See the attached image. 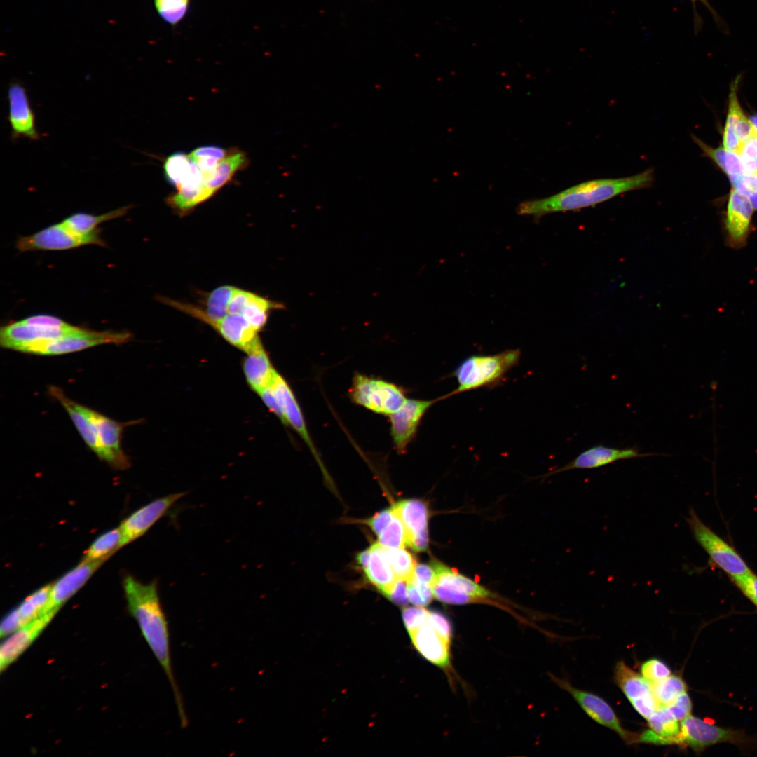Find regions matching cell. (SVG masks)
I'll return each mask as SVG.
<instances>
[{"label": "cell", "instance_id": "1", "mask_svg": "<svg viewBox=\"0 0 757 757\" xmlns=\"http://www.w3.org/2000/svg\"><path fill=\"white\" fill-rule=\"evenodd\" d=\"M123 588L130 615L163 669L174 694L180 725H188L182 694L172 671L168 622L163 610L156 580L143 583L131 575L123 580Z\"/></svg>", "mask_w": 757, "mask_h": 757}, {"label": "cell", "instance_id": "2", "mask_svg": "<svg viewBox=\"0 0 757 757\" xmlns=\"http://www.w3.org/2000/svg\"><path fill=\"white\" fill-rule=\"evenodd\" d=\"M653 181V170L650 168L629 177L589 180L551 196L523 201L517 212L539 219L552 213L596 205L620 194L650 187Z\"/></svg>", "mask_w": 757, "mask_h": 757}, {"label": "cell", "instance_id": "3", "mask_svg": "<svg viewBox=\"0 0 757 757\" xmlns=\"http://www.w3.org/2000/svg\"><path fill=\"white\" fill-rule=\"evenodd\" d=\"M520 356L519 349H509L494 355H474L466 357L452 374L456 378L457 388L439 397V401L458 393L498 383L518 364Z\"/></svg>", "mask_w": 757, "mask_h": 757}, {"label": "cell", "instance_id": "4", "mask_svg": "<svg viewBox=\"0 0 757 757\" xmlns=\"http://www.w3.org/2000/svg\"><path fill=\"white\" fill-rule=\"evenodd\" d=\"M408 632L416 650L440 668L451 683L454 681L451 654L452 627L449 619L439 612L428 611L425 620Z\"/></svg>", "mask_w": 757, "mask_h": 757}, {"label": "cell", "instance_id": "5", "mask_svg": "<svg viewBox=\"0 0 757 757\" xmlns=\"http://www.w3.org/2000/svg\"><path fill=\"white\" fill-rule=\"evenodd\" d=\"M132 337L123 331H93L79 327L76 331L61 337L41 340L20 347L17 350L36 355H57L71 353L104 343L121 344Z\"/></svg>", "mask_w": 757, "mask_h": 757}, {"label": "cell", "instance_id": "6", "mask_svg": "<svg viewBox=\"0 0 757 757\" xmlns=\"http://www.w3.org/2000/svg\"><path fill=\"white\" fill-rule=\"evenodd\" d=\"M349 396L353 403L388 416L397 411L407 399L403 388L359 373L353 376Z\"/></svg>", "mask_w": 757, "mask_h": 757}, {"label": "cell", "instance_id": "7", "mask_svg": "<svg viewBox=\"0 0 757 757\" xmlns=\"http://www.w3.org/2000/svg\"><path fill=\"white\" fill-rule=\"evenodd\" d=\"M686 521L697 543L711 561L730 579L751 572L749 566L735 549L709 528L695 511H690Z\"/></svg>", "mask_w": 757, "mask_h": 757}, {"label": "cell", "instance_id": "8", "mask_svg": "<svg viewBox=\"0 0 757 757\" xmlns=\"http://www.w3.org/2000/svg\"><path fill=\"white\" fill-rule=\"evenodd\" d=\"M100 229L88 234H79L67 227L62 221L48 226L32 235L22 236L16 243L21 252L31 250H63L85 245L95 244L106 246L100 237Z\"/></svg>", "mask_w": 757, "mask_h": 757}, {"label": "cell", "instance_id": "9", "mask_svg": "<svg viewBox=\"0 0 757 757\" xmlns=\"http://www.w3.org/2000/svg\"><path fill=\"white\" fill-rule=\"evenodd\" d=\"M749 741L741 730L723 728L691 714L681 721L680 745L688 746L695 752L718 743L739 745Z\"/></svg>", "mask_w": 757, "mask_h": 757}, {"label": "cell", "instance_id": "10", "mask_svg": "<svg viewBox=\"0 0 757 757\" xmlns=\"http://www.w3.org/2000/svg\"><path fill=\"white\" fill-rule=\"evenodd\" d=\"M185 495V492H178L162 496L142 506L127 517L119 526L121 547L145 534Z\"/></svg>", "mask_w": 757, "mask_h": 757}, {"label": "cell", "instance_id": "11", "mask_svg": "<svg viewBox=\"0 0 757 757\" xmlns=\"http://www.w3.org/2000/svg\"><path fill=\"white\" fill-rule=\"evenodd\" d=\"M554 681L562 689L568 692L585 713L594 721L613 730L627 744L635 743L638 734L626 730L612 707L601 697L578 689L565 679L552 676Z\"/></svg>", "mask_w": 757, "mask_h": 757}, {"label": "cell", "instance_id": "12", "mask_svg": "<svg viewBox=\"0 0 757 757\" xmlns=\"http://www.w3.org/2000/svg\"><path fill=\"white\" fill-rule=\"evenodd\" d=\"M439 401V397L431 400L407 399L397 411L389 416L390 435L398 453H404L416 437L423 416Z\"/></svg>", "mask_w": 757, "mask_h": 757}, {"label": "cell", "instance_id": "13", "mask_svg": "<svg viewBox=\"0 0 757 757\" xmlns=\"http://www.w3.org/2000/svg\"><path fill=\"white\" fill-rule=\"evenodd\" d=\"M77 407L94 426L100 442L107 454V463L118 470L128 468L130 465L128 458L121 448L124 424L78 403Z\"/></svg>", "mask_w": 757, "mask_h": 757}, {"label": "cell", "instance_id": "14", "mask_svg": "<svg viewBox=\"0 0 757 757\" xmlns=\"http://www.w3.org/2000/svg\"><path fill=\"white\" fill-rule=\"evenodd\" d=\"M432 566L436 574L434 583L455 592L458 597L457 605L486 603L507 608L498 600H495L496 596L489 590L455 570L437 561H435Z\"/></svg>", "mask_w": 757, "mask_h": 757}, {"label": "cell", "instance_id": "15", "mask_svg": "<svg viewBox=\"0 0 757 757\" xmlns=\"http://www.w3.org/2000/svg\"><path fill=\"white\" fill-rule=\"evenodd\" d=\"M8 120L13 139L21 137L38 140L40 135L36 126V118L26 88L18 82L12 83L8 88Z\"/></svg>", "mask_w": 757, "mask_h": 757}, {"label": "cell", "instance_id": "16", "mask_svg": "<svg viewBox=\"0 0 757 757\" xmlns=\"http://www.w3.org/2000/svg\"><path fill=\"white\" fill-rule=\"evenodd\" d=\"M57 612L46 611L35 620L21 627L1 643L0 670L5 671L34 643L52 621Z\"/></svg>", "mask_w": 757, "mask_h": 757}, {"label": "cell", "instance_id": "17", "mask_svg": "<svg viewBox=\"0 0 757 757\" xmlns=\"http://www.w3.org/2000/svg\"><path fill=\"white\" fill-rule=\"evenodd\" d=\"M393 506L404 525L407 545L418 552L425 551L428 545V512L425 503L418 499H406Z\"/></svg>", "mask_w": 757, "mask_h": 757}, {"label": "cell", "instance_id": "18", "mask_svg": "<svg viewBox=\"0 0 757 757\" xmlns=\"http://www.w3.org/2000/svg\"><path fill=\"white\" fill-rule=\"evenodd\" d=\"M106 561H81L75 567L51 583L50 599L46 611L58 612Z\"/></svg>", "mask_w": 757, "mask_h": 757}, {"label": "cell", "instance_id": "19", "mask_svg": "<svg viewBox=\"0 0 757 757\" xmlns=\"http://www.w3.org/2000/svg\"><path fill=\"white\" fill-rule=\"evenodd\" d=\"M657 455L655 453H642L634 447L619 449L597 445L585 450L571 461L558 470L546 474L545 476L573 469L597 468L621 460Z\"/></svg>", "mask_w": 757, "mask_h": 757}, {"label": "cell", "instance_id": "20", "mask_svg": "<svg viewBox=\"0 0 757 757\" xmlns=\"http://www.w3.org/2000/svg\"><path fill=\"white\" fill-rule=\"evenodd\" d=\"M753 210L746 198L735 189L730 191L725 220L728 242L730 247L737 249L745 246L751 229Z\"/></svg>", "mask_w": 757, "mask_h": 757}, {"label": "cell", "instance_id": "21", "mask_svg": "<svg viewBox=\"0 0 757 757\" xmlns=\"http://www.w3.org/2000/svg\"><path fill=\"white\" fill-rule=\"evenodd\" d=\"M50 587L51 583L37 589L3 618L0 625L1 638L10 635L44 613L50 599Z\"/></svg>", "mask_w": 757, "mask_h": 757}, {"label": "cell", "instance_id": "22", "mask_svg": "<svg viewBox=\"0 0 757 757\" xmlns=\"http://www.w3.org/2000/svg\"><path fill=\"white\" fill-rule=\"evenodd\" d=\"M78 328L73 325L65 328L46 327L26 324L20 320L1 328L0 343L3 348L17 350L25 344L57 339L74 332Z\"/></svg>", "mask_w": 757, "mask_h": 757}, {"label": "cell", "instance_id": "23", "mask_svg": "<svg viewBox=\"0 0 757 757\" xmlns=\"http://www.w3.org/2000/svg\"><path fill=\"white\" fill-rule=\"evenodd\" d=\"M356 559L367 580L383 595L397 580L386 557L384 546L378 542L360 552Z\"/></svg>", "mask_w": 757, "mask_h": 757}, {"label": "cell", "instance_id": "24", "mask_svg": "<svg viewBox=\"0 0 757 757\" xmlns=\"http://www.w3.org/2000/svg\"><path fill=\"white\" fill-rule=\"evenodd\" d=\"M272 385L278 394L283 408L286 426H291L308 446L316 461L321 465L317 448L315 447L309 432L301 407L287 381L277 373L272 381Z\"/></svg>", "mask_w": 757, "mask_h": 757}, {"label": "cell", "instance_id": "25", "mask_svg": "<svg viewBox=\"0 0 757 757\" xmlns=\"http://www.w3.org/2000/svg\"><path fill=\"white\" fill-rule=\"evenodd\" d=\"M213 328L227 342L246 353L260 341L258 331L240 314H228Z\"/></svg>", "mask_w": 757, "mask_h": 757}, {"label": "cell", "instance_id": "26", "mask_svg": "<svg viewBox=\"0 0 757 757\" xmlns=\"http://www.w3.org/2000/svg\"><path fill=\"white\" fill-rule=\"evenodd\" d=\"M243 369L248 385L256 393L270 385L278 373L261 341L247 353Z\"/></svg>", "mask_w": 757, "mask_h": 757}, {"label": "cell", "instance_id": "27", "mask_svg": "<svg viewBox=\"0 0 757 757\" xmlns=\"http://www.w3.org/2000/svg\"><path fill=\"white\" fill-rule=\"evenodd\" d=\"M48 393L57 399L68 412L86 444L101 460L107 463V454L100 442L94 426L88 418L78 408L77 403L67 397L57 386H50Z\"/></svg>", "mask_w": 757, "mask_h": 757}, {"label": "cell", "instance_id": "28", "mask_svg": "<svg viewBox=\"0 0 757 757\" xmlns=\"http://www.w3.org/2000/svg\"><path fill=\"white\" fill-rule=\"evenodd\" d=\"M615 680L629 701L653 695L650 683L633 671L624 662L617 663Z\"/></svg>", "mask_w": 757, "mask_h": 757}, {"label": "cell", "instance_id": "29", "mask_svg": "<svg viewBox=\"0 0 757 757\" xmlns=\"http://www.w3.org/2000/svg\"><path fill=\"white\" fill-rule=\"evenodd\" d=\"M283 307L280 303L244 290L240 314L259 332L265 325L269 311Z\"/></svg>", "mask_w": 757, "mask_h": 757}, {"label": "cell", "instance_id": "30", "mask_svg": "<svg viewBox=\"0 0 757 757\" xmlns=\"http://www.w3.org/2000/svg\"><path fill=\"white\" fill-rule=\"evenodd\" d=\"M131 208L132 205H128L100 215L77 212L69 216L62 222L77 233L88 234L97 229L100 224L125 215Z\"/></svg>", "mask_w": 757, "mask_h": 757}, {"label": "cell", "instance_id": "31", "mask_svg": "<svg viewBox=\"0 0 757 757\" xmlns=\"http://www.w3.org/2000/svg\"><path fill=\"white\" fill-rule=\"evenodd\" d=\"M121 532L119 526L104 532L97 537L84 552L82 561H107L121 546Z\"/></svg>", "mask_w": 757, "mask_h": 757}, {"label": "cell", "instance_id": "32", "mask_svg": "<svg viewBox=\"0 0 757 757\" xmlns=\"http://www.w3.org/2000/svg\"><path fill=\"white\" fill-rule=\"evenodd\" d=\"M653 731L668 739L671 745H680L681 722L670 713L667 707H660L648 719Z\"/></svg>", "mask_w": 757, "mask_h": 757}, {"label": "cell", "instance_id": "33", "mask_svg": "<svg viewBox=\"0 0 757 757\" xmlns=\"http://www.w3.org/2000/svg\"><path fill=\"white\" fill-rule=\"evenodd\" d=\"M247 163L245 155L240 152L233 153L219 161L212 179L205 184L214 193L226 184L233 175Z\"/></svg>", "mask_w": 757, "mask_h": 757}, {"label": "cell", "instance_id": "34", "mask_svg": "<svg viewBox=\"0 0 757 757\" xmlns=\"http://www.w3.org/2000/svg\"><path fill=\"white\" fill-rule=\"evenodd\" d=\"M740 76H738L734 80L730 87L728 112L724 128L723 141V147L725 149L732 151L735 153L738 151L741 143L737 139L735 133V121L737 116L740 115V114L744 112L739 104L737 95V85Z\"/></svg>", "mask_w": 757, "mask_h": 757}, {"label": "cell", "instance_id": "35", "mask_svg": "<svg viewBox=\"0 0 757 757\" xmlns=\"http://www.w3.org/2000/svg\"><path fill=\"white\" fill-rule=\"evenodd\" d=\"M650 684L653 695L659 708L670 705L681 694L686 692L687 689L685 681L678 675L671 674Z\"/></svg>", "mask_w": 757, "mask_h": 757}, {"label": "cell", "instance_id": "36", "mask_svg": "<svg viewBox=\"0 0 757 757\" xmlns=\"http://www.w3.org/2000/svg\"><path fill=\"white\" fill-rule=\"evenodd\" d=\"M191 160L189 155L177 151L166 158L163 163V174L168 182L178 188L186 178L191 169Z\"/></svg>", "mask_w": 757, "mask_h": 757}, {"label": "cell", "instance_id": "37", "mask_svg": "<svg viewBox=\"0 0 757 757\" xmlns=\"http://www.w3.org/2000/svg\"><path fill=\"white\" fill-rule=\"evenodd\" d=\"M384 550L396 579L406 581L410 580L416 565L411 553L404 547L384 546Z\"/></svg>", "mask_w": 757, "mask_h": 757}, {"label": "cell", "instance_id": "38", "mask_svg": "<svg viewBox=\"0 0 757 757\" xmlns=\"http://www.w3.org/2000/svg\"><path fill=\"white\" fill-rule=\"evenodd\" d=\"M154 6L162 20L175 26L188 13L190 0H154Z\"/></svg>", "mask_w": 757, "mask_h": 757}, {"label": "cell", "instance_id": "39", "mask_svg": "<svg viewBox=\"0 0 757 757\" xmlns=\"http://www.w3.org/2000/svg\"><path fill=\"white\" fill-rule=\"evenodd\" d=\"M377 538L378 543L386 547H404L407 545V531L396 511L393 520Z\"/></svg>", "mask_w": 757, "mask_h": 757}, {"label": "cell", "instance_id": "40", "mask_svg": "<svg viewBox=\"0 0 757 757\" xmlns=\"http://www.w3.org/2000/svg\"><path fill=\"white\" fill-rule=\"evenodd\" d=\"M641 674L646 680L653 683L671 675V670L661 660L651 658L642 663L641 665Z\"/></svg>", "mask_w": 757, "mask_h": 757}, {"label": "cell", "instance_id": "41", "mask_svg": "<svg viewBox=\"0 0 757 757\" xmlns=\"http://www.w3.org/2000/svg\"><path fill=\"white\" fill-rule=\"evenodd\" d=\"M741 158L745 174L757 172V136L753 135L742 142L737 152Z\"/></svg>", "mask_w": 757, "mask_h": 757}, {"label": "cell", "instance_id": "42", "mask_svg": "<svg viewBox=\"0 0 757 757\" xmlns=\"http://www.w3.org/2000/svg\"><path fill=\"white\" fill-rule=\"evenodd\" d=\"M257 393L268 409L276 415L281 422L286 425L281 401L272 383L263 388Z\"/></svg>", "mask_w": 757, "mask_h": 757}, {"label": "cell", "instance_id": "43", "mask_svg": "<svg viewBox=\"0 0 757 757\" xmlns=\"http://www.w3.org/2000/svg\"><path fill=\"white\" fill-rule=\"evenodd\" d=\"M731 580L742 593L757 607V575L751 571Z\"/></svg>", "mask_w": 757, "mask_h": 757}, {"label": "cell", "instance_id": "44", "mask_svg": "<svg viewBox=\"0 0 757 757\" xmlns=\"http://www.w3.org/2000/svg\"><path fill=\"white\" fill-rule=\"evenodd\" d=\"M395 515V511L392 506L380 511L372 517L365 520L364 523L368 525L376 536H378L390 523Z\"/></svg>", "mask_w": 757, "mask_h": 757}, {"label": "cell", "instance_id": "45", "mask_svg": "<svg viewBox=\"0 0 757 757\" xmlns=\"http://www.w3.org/2000/svg\"><path fill=\"white\" fill-rule=\"evenodd\" d=\"M666 707H667L672 716L681 722L690 715L692 703L687 692H684L673 703Z\"/></svg>", "mask_w": 757, "mask_h": 757}, {"label": "cell", "instance_id": "46", "mask_svg": "<svg viewBox=\"0 0 757 757\" xmlns=\"http://www.w3.org/2000/svg\"><path fill=\"white\" fill-rule=\"evenodd\" d=\"M21 321L29 325L53 328H65L71 325L57 317L46 314L31 315Z\"/></svg>", "mask_w": 757, "mask_h": 757}, {"label": "cell", "instance_id": "47", "mask_svg": "<svg viewBox=\"0 0 757 757\" xmlns=\"http://www.w3.org/2000/svg\"><path fill=\"white\" fill-rule=\"evenodd\" d=\"M407 585V581L397 579L384 595L395 604L404 606L409 601Z\"/></svg>", "mask_w": 757, "mask_h": 757}, {"label": "cell", "instance_id": "48", "mask_svg": "<svg viewBox=\"0 0 757 757\" xmlns=\"http://www.w3.org/2000/svg\"><path fill=\"white\" fill-rule=\"evenodd\" d=\"M634 709L644 718L648 719L659 708L653 695L630 702Z\"/></svg>", "mask_w": 757, "mask_h": 757}, {"label": "cell", "instance_id": "49", "mask_svg": "<svg viewBox=\"0 0 757 757\" xmlns=\"http://www.w3.org/2000/svg\"><path fill=\"white\" fill-rule=\"evenodd\" d=\"M734 130L737 139L741 144L754 135L751 122L746 117L744 112L736 118Z\"/></svg>", "mask_w": 757, "mask_h": 757}, {"label": "cell", "instance_id": "50", "mask_svg": "<svg viewBox=\"0 0 757 757\" xmlns=\"http://www.w3.org/2000/svg\"><path fill=\"white\" fill-rule=\"evenodd\" d=\"M226 149L217 146H203L194 149L189 156L191 159L212 158L221 160L226 157Z\"/></svg>", "mask_w": 757, "mask_h": 757}, {"label": "cell", "instance_id": "51", "mask_svg": "<svg viewBox=\"0 0 757 757\" xmlns=\"http://www.w3.org/2000/svg\"><path fill=\"white\" fill-rule=\"evenodd\" d=\"M690 1L692 3L693 8L694 25H695L694 27H695V30L696 33H697V32L700 29V28L702 27V20H701V17L699 15V14L697 13V8H696V4H697V2L702 3L709 10V11L712 15L714 20L718 24V26L722 27H724V22H723V20H722L721 18L717 13V12L715 11V9L713 8V6L709 3L708 0H690Z\"/></svg>", "mask_w": 757, "mask_h": 757}, {"label": "cell", "instance_id": "52", "mask_svg": "<svg viewBox=\"0 0 757 757\" xmlns=\"http://www.w3.org/2000/svg\"><path fill=\"white\" fill-rule=\"evenodd\" d=\"M435 571L433 566L425 564H416L411 578L432 587L435 580Z\"/></svg>", "mask_w": 757, "mask_h": 757}, {"label": "cell", "instance_id": "53", "mask_svg": "<svg viewBox=\"0 0 757 757\" xmlns=\"http://www.w3.org/2000/svg\"><path fill=\"white\" fill-rule=\"evenodd\" d=\"M742 181L749 191L757 192V172L744 174L742 176Z\"/></svg>", "mask_w": 757, "mask_h": 757}, {"label": "cell", "instance_id": "54", "mask_svg": "<svg viewBox=\"0 0 757 757\" xmlns=\"http://www.w3.org/2000/svg\"><path fill=\"white\" fill-rule=\"evenodd\" d=\"M749 121L752 125L753 134L757 136V115L751 116Z\"/></svg>", "mask_w": 757, "mask_h": 757}]
</instances>
